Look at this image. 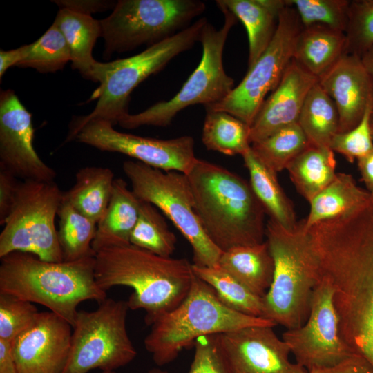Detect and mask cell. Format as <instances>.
<instances>
[{"label":"cell","instance_id":"obj_7","mask_svg":"<svg viewBox=\"0 0 373 373\" xmlns=\"http://www.w3.org/2000/svg\"><path fill=\"white\" fill-rule=\"evenodd\" d=\"M208 20L200 17L186 28L142 52L124 59L108 62L104 80L91 95L97 99L94 109L87 115L73 119L66 142L74 140L80 128L94 119L105 120L113 126L128 114V105L133 90L149 76L162 70L173 59L191 49L200 41Z\"/></svg>","mask_w":373,"mask_h":373},{"label":"cell","instance_id":"obj_49","mask_svg":"<svg viewBox=\"0 0 373 373\" xmlns=\"http://www.w3.org/2000/svg\"><path fill=\"white\" fill-rule=\"evenodd\" d=\"M146 373H168V372L160 368H153V369L149 370Z\"/></svg>","mask_w":373,"mask_h":373},{"label":"cell","instance_id":"obj_18","mask_svg":"<svg viewBox=\"0 0 373 373\" xmlns=\"http://www.w3.org/2000/svg\"><path fill=\"white\" fill-rule=\"evenodd\" d=\"M73 327L49 312L11 342L18 373H64L70 351Z\"/></svg>","mask_w":373,"mask_h":373},{"label":"cell","instance_id":"obj_37","mask_svg":"<svg viewBox=\"0 0 373 373\" xmlns=\"http://www.w3.org/2000/svg\"><path fill=\"white\" fill-rule=\"evenodd\" d=\"M296 11L304 27L323 25L345 32L350 1L287 0Z\"/></svg>","mask_w":373,"mask_h":373},{"label":"cell","instance_id":"obj_3","mask_svg":"<svg viewBox=\"0 0 373 373\" xmlns=\"http://www.w3.org/2000/svg\"><path fill=\"white\" fill-rule=\"evenodd\" d=\"M95 260L99 287L105 291L116 286L131 287L129 309H143L149 326L181 303L195 276L187 259L160 256L131 244L101 249Z\"/></svg>","mask_w":373,"mask_h":373},{"label":"cell","instance_id":"obj_24","mask_svg":"<svg viewBox=\"0 0 373 373\" xmlns=\"http://www.w3.org/2000/svg\"><path fill=\"white\" fill-rule=\"evenodd\" d=\"M240 20L249 41L248 68L270 44L276 33L280 12L287 5L283 0H218Z\"/></svg>","mask_w":373,"mask_h":373},{"label":"cell","instance_id":"obj_29","mask_svg":"<svg viewBox=\"0 0 373 373\" xmlns=\"http://www.w3.org/2000/svg\"><path fill=\"white\" fill-rule=\"evenodd\" d=\"M336 166L330 148L309 145L286 169L297 192L309 202L334 180L337 174Z\"/></svg>","mask_w":373,"mask_h":373},{"label":"cell","instance_id":"obj_42","mask_svg":"<svg viewBox=\"0 0 373 373\" xmlns=\"http://www.w3.org/2000/svg\"><path fill=\"white\" fill-rule=\"evenodd\" d=\"M21 180L0 168V224L3 225L14 204Z\"/></svg>","mask_w":373,"mask_h":373},{"label":"cell","instance_id":"obj_13","mask_svg":"<svg viewBox=\"0 0 373 373\" xmlns=\"http://www.w3.org/2000/svg\"><path fill=\"white\" fill-rule=\"evenodd\" d=\"M302 28L296 10L287 3L279 14L276 33L267 48L226 98L205 109L227 112L251 126L267 95L276 88L292 60L295 40Z\"/></svg>","mask_w":373,"mask_h":373},{"label":"cell","instance_id":"obj_46","mask_svg":"<svg viewBox=\"0 0 373 373\" xmlns=\"http://www.w3.org/2000/svg\"><path fill=\"white\" fill-rule=\"evenodd\" d=\"M357 166L366 190L373 193V150L358 159Z\"/></svg>","mask_w":373,"mask_h":373},{"label":"cell","instance_id":"obj_22","mask_svg":"<svg viewBox=\"0 0 373 373\" xmlns=\"http://www.w3.org/2000/svg\"><path fill=\"white\" fill-rule=\"evenodd\" d=\"M346 53L345 32L316 24L303 26L295 40L293 59L319 78Z\"/></svg>","mask_w":373,"mask_h":373},{"label":"cell","instance_id":"obj_43","mask_svg":"<svg viewBox=\"0 0 373 373\" xmlns=\"http://www.w3.org/2000/svg\"><path fill=\"white\" fill-rule=\"evenodd\" d=\"M307 373H373V367L363 356L354 354L336 365L313 369Z\"/></svg>","mask_w":373,"mask_h":373},{"label":"cell","instance_id":"obj_16","mask_svg":"<svg viewBox=\"0 0 373 373\" xmlns=\"http://www.w3.org/2000/svg\"><path fill=\"white\" fill-rule=\"evenodd\" d=\"M32 115L12 90L0 94V168L22 180L54 181L55 171L33 146Z\"/></svg>","mask_w":373,"mask_h":373},{"label":"cell","instance_id":"obj_1","mask_svg":"<svg viewBox=\"0 0 373 373\" xmlns=\"http://www.w3.org/2000/svg\"><path fill=\"white\" fill-rule=\"evenodd\" d=\"M318 251L321 275L334 288L340 335L373 367V193L363 208L328 225Z\"/></svg>","mask_w":373,"mask_h":373},{"label":"cell","instance_id":"obj_44","mask_svg":"<svg viewBox=\"0 0 373 373\" xmlns=\"http://www.w3.org/2000/svg\"><path fill=\"white\" fill-rule=\"evenodd\" d=\"M59 9H68L79 13L90 15V14L102 12L108 8L113 9L116 2L112 1L98 0H58L53 1Z\"/></svg>","mask_w":373,"mask_h":373},{"label":"cell","instance_id":"obj_47","mask_svg":"<svg viewBox=\"0 0 373 373\" xmlns=\"http://www.w3.org/2000/svg\"><path fill=\"white\" fill-rule=\"evenodd\" d=\"M0 373H18L10 342L0 340Z\"/></svg>","mask_w":373,"mask_h":373},{"label":"cell","instance_id":"obj_39","mask_svg":"<svg viewBox=\"0 0 373 373\" xmlns=\"http://www.w3.org/2000/svg\"><path fill=\"white\" fill-rule=\"evenodd\" d=\"M38 313L34 303L0 293V340L11 343L34 323Z\"/></svg>","mask_w":373,"mask_h":373},{"label":"cell","instance_id":"obj_31","mask_svg":"<svg viewBox=\"0 0 373 373\" xmlns=\"http://www.w3.org/2000/svg\"><path fill=\"white\" fill-rule=\"evenodd\" d=\"M57 216V235L63 261L95 257L92 243L97 223L79 212L64 198Z\"/></svg>","mask_w":373,"mask_h":373},{"label":"cell","instance_id":"obj_36","mask_svg":"<svg viewBox=\"0 0 373 373\" xmlns=\"http://www.w3.org/2000/svg\"><path fill=\"white\" fill-rule=\"evenodd\" d=\"M70 61V50L59 28L54 23L37 40L27 44L23 59L17 65L32 68L40 73H54L61 70Z\"/></svg>","mask_w":373,"mask_h":373},{"label":"cell","instance_id":"obj_8","mask_svg":"<svg viewBox=\"0 0 373 373\" xmlns=\"http://www.w3.org/2000/svg\"><path fill=\"white\" fill-rule=\"evenodd\" d=\"M216 2L224 15L223 25L217 29L209 21L205 24L200 39L201 59L180 90L168 101L159 102L138 113L127 114L118 122L120 126L126 129L167 126L184 108L195 104L209 108L226 98L233 89V79L225 72L222 57L227 39L238 19L218 1Z\"/></svg>","mask_w":373,"mask_h":373},{"label":"cell","instance_id":"obj_20","mask_svg":"<svg viewBox=\"0 0 373 373\" xmlns=\"http://www.w3.org/2000/svg\"><path fill=\"white\" fill-rule=\"evenodd\" d=\"M318 84L333 99L339 115L338 133L350 131L361 120L373 102V79L361 57L346 53L318 78Z\"/></svg>","mask_w":373,"mask_h":373},{"label":"cell","instance_id":"obj_4","mask_svg":"<svg viewBox=\"0 0 373 373\" xmlns=\"http://www.w3.org/2000/svg\"><path fill=\"white\" fill-rule=\"evenodd\" d=\"M0 259V293L44 305L72 327L81 303L107 298L95 280V257L50 262L15 251Z\"/></svg>","mask_w":373,"mask_h":373},{"label":"cell","instance_id":"obj_45","mask_svg":"<svg viewBox=\"0 0 373 373\" xmlns=\"http://www.w3.org/2000/svg\"><path fill=\"white\" fill-rule=\"evenodd\" d=\"M27 51V44L17 48L9 50H0V78L4 75L6 70L17 65L23 59Z\"/></svg>","mask_w":373,"mask_h":373},{"label":"cell","instance_id":"obj_34","mask_svg":"<svg viewBox=\"0 0 373 373\" xmlns=\"http://www.w3.org/2000/svg\"><path fill=\"white\" fill-rule=\"evenodd\" d=\"M309 145L303 131L296 123L251 144V149L260 161L277 173L286 169L290 162Z\"/></svg>","mask_w":373,"mask_h":373},{"label":"cell","instance_id":"obj_15","mask_svg":"<svg viewBox=\"0 0 373 373\" xmlns=\"http://www.w3.org/2000/svg\"><path fill=\"white\" fill-rule=\"evenodd\" d=\"M75 140L102 151L124 154L164 171H175L186 175L197 160L191 136L169 140L142 137L118 131L112 124L102 119L84 124Z\"/></svg>","mask_w":373,"mask_h":373},{"label":"cell","instance_id":"obj_48","mask_svg":"<svg viewBox=\"0 0 373 373\" xmlns=\"http://www.w3.org/2000/svg\"><path fill=\"white\" fill-rule=\"evenodd\" d=\"M361 59L364 67L373 79V45L363 53ZM372 118L373 119V112Z\"/></svg>","mask_w":373,"mask_h":373},{"label":"cell","instance_id":"obj_50","mask_svg":"<svg viewBox=\"0 0 373 373\" xmlns=\"http://www.w3.org/2000/svg\"><path fill=\"white\" fill-rule=\"evenodd\" d=\"M371 131H372V139H373V119L372 118L371 121Z\"/></svg>","mask_w":373,"mask_h":373},{"label":"cell","instance_id":"obj_5","mask_svg":"<svg viewBox=\"0 0 373 373\" xmlns=\"http://www.w3.org/2000/svg\"><path fill=\"white\" fill-rule=\"evenodd\" d=\"M265 238L274 262L273 280L262 297V318L289 329L308 318L320 279L318 256L305 219L287 229L269 218Z\"/></svg>","mask_w":373,"mask_h":373},{"label":"cell","instance_id":"obj_41","mask_svg":"<svg viewBox=\"0 0 373 373\" xmlns=\"http://www.w3.org/2000/svg\"><path fill=\"white\" fill-rule=\"evenodd\" d=\"M188 373H231L220 351L217 334L198 338Z\"/></svg>","mask_w":373,"mask_h":373},{"label":"cell","instance_id":"obj_6","mask_svg":"<svg viewBox=\"0 0 373 373\" xmlns=\"http://www.w3.org/2000/svg\"><path fill=\"white\" fill-rule=\"evenodd\" d=\"M276 325L271 321L227 307L213 289L195 275L186 296L175 309L151 323L144 343L155 363L162 366L173 361L184 349L194 345L200 336L250 326Z\"/></svg>","mask_w":373,"mask_h":373},{"label":"cell","instance_id":"obj_25","mask_svg":"<svg viewBox=\"0 0 373 373\" xmlns=\"http://www.w3.org/2000/svg\"><path fill=\"white\" fill-rule=\"evenodd\" d=\"M218 265L260 297L266 294L273 280L274 262L266 240L223 251Z\"/></svg>","mask_w":373,"mask_h":373},{"label":"cell","instance_id":"obj_38","mask_svg":"<svg viewBox=\"0 0 373 373\" xmlns=\"http://www.w3.org/2000/svg\"><path fill=\"white\" fill-rule=\"evenodd\" d=\"M347 53L361 57L373 45V0L350 1Z\"/></svg>","mask_w":373,"mask_h":373},{"label":"cell","instance_id":"obj_21","mask_svg":"<svg viewBox=\"0 0 373 373\" xmlns=\"http://www.w3.org/2000/svg\"><path fill=\"white\" fill-rule=\"evenodd\" d=\"M53 23L66 41L72 68L85 79L101 83L108 62H99L93 57L95 44L102 35L100 20L68 9H59Z\"/></svg>","mask_w":373,"mask_h":373},{"label":"cell","instance_id":"obj_26","mask_svg":"<svg viewBox=\"0 0 373 373\" xmlns=\"http://www.w3.org/2000/svg\"><path fill=\"white\" fill-rule=\"evenodd\" d=\"M371 193L358 186L350 174L337 173L334 180L309 203L305 226H312L356 212L369 201Z\"/></svg>","mask_w":373,"mask_h":373},{"label":"cell","instance_id":"obj_32","mask_svg":"<svg viewBox=\"0 0 373 373\" xmlns=\"http://www.w3.org/2000/svg\"><path fill=\"white\" fill-rule=\"evenodd\" d=\"M202 142L207 149L242 155L250 147V126L224 111L206 110Z\"/></svg>","mask_w":373,"mask_h":373},{"label":"cell","instance_id":"obj_19","mask_svg":"<svg viewBox=\"0 0 373 373\" xmlns=\"http://www.w3.org/2000/svg\"><path fill=\"white\" fill-rule=\"evenodd\" d=\"M318 82V77L292 59L279 84L266 98L250 126L251 144L298 123L306 97Z\"/></svg>","mask_w":373,"mask_h":373},{"label":"cell","instance_id":"obj_27","mask_svg":"<svg viewBox=\"0 0 373 373\" xmlns=\"http://www.w3.org/2000/svg\"><path fill=\"white\" fill-rule=\"evenodd\" d=\"M249 173L250 185L269 218L287 229H293L298 221L291 200L280 185L277 173L255 155L251 147L242 155Z\"/></svg>","mask_w":373,"mask_h":373},{"label":"cell","instance_id":"obj_35","mask_svg":"<svg viewBox=\"0 0 373 373\" xmlns=\"http://www.w3.org/2000/svg\"><path fill=\"white\" fill-rule=\"evenodd\" d=\"M177 238L157 210L150 202L141 200L136 224L130 236V243L163 257H171Z\"/></svg>","mask_w":373,"mask_h":373},{"label":"cell","instance_id":"obj_9","mask_svg":"<svg viewBox=\"0 0 373 373\" xmlns=\"http://www.w3.org/2000/svg\"><path fill=\"white\" fill-rule=\"evenodd\" d=\"M198 0H119L100 20L104 55L152 46L191 25L205 10Z\"/></svg>","mask_w":373,"mask_h":373},{"label":"cell","instance_id":"obj_33","mask_svg":"<svg viewBox=\"0 0 373 373\" xmlns=\"http://www.w3.org/2000/svg\"><path fill=\"white\" fill-rule=\"evenodd\" d=\"M193 271L213 289L227 307L248 316L262 318V297L253 294L218 265L202 267L193 264Z\"/></svg>","mask_w":373,"mask_h":373},{"label":"cell","instance_id":"obj_10","mask_svg":"<svg viewBox=\"0 0 373 373\" xmlns=\"http://www.w3.org/2000/svg\"><path fill=\"white\" fill-rule=\"evenodd\" d=\"M123 171L131 182L132 191L168 217L193 249V265H218L222 251L209 238L194 210L191 188L186 174L164 171L138 161L127 160Z\"/></svg>","mask_w":373,"mask_h":373},{"label":"cell","instance_id":"obj_14","mask_svg":"<svg viewBox=\"0 0 373 373\" xmlns=\"http://www.w3.org/2000/svg\"><path fill=\"white\" fill-rule=\"evenodd\" d=\"M334 292L329 278L321 276L307 319L303 325L282 334L296 363L307 371L336 365L356 354L340 335Z\"/></svg>","mask_w":373,"mask_h":373},{"label":"cell","instance_id":"obj_11","mask_svg":"<svg viewBox=\"0 0 373 373\" xmlns=\"http://www.w3.org/2000/svg\"><path fill=\"white\" fill-rule=\"evenodd\" d=\"M63 195L54 181L21 180L0 233V258L21 251L63 261L55 222Z\"/></svg>","mask_w":373,"mask_h":373},{"label":"cell","instance_id":"obj_23","mask_svg":"<svg viewBox=\"0 0 373 373\" xmlns=\"http://www.w3.org/2000/svg\"><path fill=\"white\" fill-rule=\"evenodd\" d=\"M140 203L126 181L115 179L109 204L97 224L92 243L95 254L104 248L131 244L130 236L137 221Z\"/></svg>","mask_w":373,"mask_h":373},{"label":"cell","instance_id":"obj_30","mask_svg":"<svg viewBox=\"0 0 373 373\" xmlns=\"http://www.w3.org/2000/svg\"><path fill=\"white\" fill-rule=\"evenodd\" d=\"M298 124L311 146L330 148L339 131V115L334 102L318 82L308 93Z\"/></svg>","mask_w":373,"mask_h":373},{"label":"cell","instance_id":"obj_2","mask_svg":"<svg viewBox=\"0 0 373 373\" xmlns=\"http://www.w3.org/2000/svg\"><path fill=\"white\" fill-rule=\"evenodd\" d=\"M194 210L209 238L222 252L263 242L266 211L249 182L197 158L186 174Z\"/></svg>","mask_w":373,"mask_h":373},{"label":"cell","instance_id":"obj_28","mask_svg":"<svg viewBox=\"0 0 373 373\" xmlns=\"http://www.w3.org/2000/svg\"><path fill=\"white\" fill-rule=\"evenodd\" d=\"M114 173L101 166H86L75 174L73 186L63 198L82 214L98 223L109 204L114 183Z\"/></svg>","mask_w":373,"mask_h":373},{"label":"cell","instance_id":"obj_17","mask_svg":"<svg viewBox=\"0 0 373 373\" xmlns=\"http://www.w3.org/2000/svg\"><path fill=\"white\" fill-rule=\"evenodd\" d=\"M273 327L250 326L217 334L231 373H307L290 361L288 345Z\"/></svg>","mask_w":373,"mask_h":373},{"label":"cell","instance_id":"obj_40","mask_svg":"<svg viewBox=\"0 0 373 373\" xmlns=\"http://www.w3.org/2000/svg\"><path fill=\"white\" fill-rule=\"evenodd\" d=\"M372 112L373 102L367 105L361 120L355 127L334 135L330 149L342 155L350 163L373 150L371 131Z\"/></svg>","mask_w":373,"mask_h":373},{"label":"cell","instance_id":"obj_51","mask_svg":"<svg viewBox=\"0 0 373 373\" xmlns=\"http://www.w3.org/2000/svg\"><path fill=\"white\" fill-rule=\"evenodd\" d=\"M102 373H115V372H102Z\"/></svg>","mask_w":373,"mask_h":373},{"label":"cell","instance_id":"obj_12","mask_svg":"<svg viewBox=\"0 0 373 373\" xmlns=\"http://www.w3.org/2000/svg\"><path fill=\"white\" fill-rule=\"evenodd\" d=\"M127 301L106 298L93 311H78L64 373L115 372L131 363L137 351L128 334Z\"/></svg>","mask_w":373,"mask_h":373}]
</instances>
